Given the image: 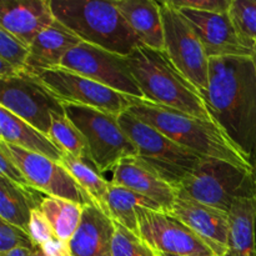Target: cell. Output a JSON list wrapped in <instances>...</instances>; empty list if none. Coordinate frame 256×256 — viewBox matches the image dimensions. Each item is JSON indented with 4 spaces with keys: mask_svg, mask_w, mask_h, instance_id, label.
Returning a JSON list of instances; mask_svg holds the SVG:
<instances>
[{
    "mask_svg": "<svg viewBox=\"0 0 256 256\" xmlns=\"http://www.w3.org/2000/svg\"><path fill=\"white\" fill-rule=\"evenodd\" d=\"M129 112L159 130L180 146L205 159L224 160L252 170V162L234 146L216 122L199 119L145 100L135 102Z\"/></svg>",
    "mask_w": 256,
    "mask_h": 256,
    "instance_id": "cell-3",
    "label": "cell"
},
{
    "mask_svg": "<svg viewBox=\"0 0 256 256\" xmlns=\"http://www.w3.org/2000/svg\"><path fill=\"white\" fill-rule=\"evenodd\" d=\"M58 22L82 42L128 56L142 45L114 0H50Z\"/></svg>",
    "mask_w": 256,
    "mask_h": 256,
    "instance_id": "cell-4",
    "label": "cell"
},
{
    "mask_svg": "<svg viewBox=\"0 0 256 256\" xmlns=\"http://www.w3.org/2000/svg\"><path fill=\"white\" fill-rule=\"evenodd\" d=\"M39 79L60 102L95 108L118 116L139 102L62 66L46 70Z\"/></svg>",
    "mask_w": 256,
    "mask_h": 256,
    "instance_id": "cell-11",
    "label": "cell"
},
{
    "mask_svg": "<svg viewBox=\"0 0 256 256\" xmlns=\"http://www.w3.org/2000/svg\"><path fill=\"white\" fill-rule=\"evenodd\" d=\"M230 19L242 39L256 42V0H232Z\"/></svg>",
    "mask_w": 256,
    "mask_h": 256,
    "instance_id": "cell-28",
    "label": "cell"
},
{
    "mask_svg": "<svg viewBox=\"0 0 256 256\" xmlns=\"http://www.w3.org/2000/svg\"><path fill=\"white\" fill-rule=\"evenodd\" d=\"M252 175H254V182H255V192H256V159L252 162Z\"/></svg>",
    "mask_w": 256,
    "mask_h": 256,
    "instance_id": "cell-37",
    "label": "cell"
},
{
    "mask_svg": "<svg viewBox=\"0 0 256 256\" xmlns=\"http://www.w3.org/2000/svg\"><path fill=\"white\" fill-rule=\"evenodd\" d=\"M170 4L176 9H192L198 12H229L232 0H169Z\"/></svg>",
    "mask_w": 256,
    "mask_h": 256,
    "instance_id": "cell-34",
    "label": "cell"
},
{
    "mask_svg": "<svg viewBox=\"0 0 256 256\" xmlns=\"http://www.w3.org/2000/svg\"><path fill=\"white\" fill-rule=\"evenodd\" d=\"M164 24V52L172 64L198 88L202 96L209 90L210 59L192 25L179 9L159 2Z\"/></svg>",
    "mask_w": 256,
    "mask_h": 256,
    "instance_id": "cell-8",
    "label": "cell"
},
{
    "mask_svg": "<svg viewBox=\"0 0 256 256\" xmlns=\"http://www.w3.org/2000/svg\"><path fill=\"white\" fill-rule=\"evenodd\" d=\"M110 182L128 188L152 200L166 212H170L176 199L178 189L165 182L138 158H130L120 162L112 170V179Z\"/></svg>",
    "mask_w": 256,
    "mask_h": 256,
    "instance_id": "cell-17",
    "label": "cell"
},
{
    "mask_svg": "<svg viewBox=\"0 0 256 256\" xmlns=\"http://www.w3.org/2000/svg\"><path fill=\"white\" fill-rule=\"evenodd\" d=\"M34 252L35 250L26 249V248H19V249H14L5 254H0V256H34Z\"/></svg>",
    "mask_w": 256,
    "mask_h": 256,
    "instance_id": "cell-36",
    "label": "cell"
},
{
    "mask_svg": "<svg viewBox=\"0 0 256 256\" xmlns=\"http://www.w3.org/2000/svg\"><path fill=\"white\" fill-rule=\"evenodd\" d=\"M125 59L146 102L214 122L202 92L172 64L164 50L142 44Z\"/></svg>",
    "mask_w": 256,
    "mask_h": 256,
    "instance_id": "cell-2",
    "label": "cell"
},
{
    "mask_svg": "<svg viewBox=\"0 0 256 256\" xmlns=\"http://www.w3.org/2000/svg\"><path fill=\"white\" fill-rule=\"evenodd\" d=\"M40 249L46 256H74L70 242L59 239L58 236L52 238Z\"/></svg>",
    "mask_w": 256,
    "mask_h": 256,
    "instance_id": "cell-35",
    "label": "cell"
},
{
    "mask_svg": "<svg viewBox=\"0 0 256 256\" xmlns=\"http://www.w3.org/2000/svg\"><path fill=\"white\" fill-rule=\"evenodd\" d=\"M36 192L0 176V219L28 232L32 210L39 209L44 200Z\"/></svg>",
    "mask_w": 256,
    "mask_h": 256,
    "instance_id": "cell-23",
    "label": "cell"
},
{
    "mask_svg": "<svg viewBox=\"0 0 256 256\" xmlns=\"http://www.w3.org/2000/svg\"><path fill=\"white\" fill-rule=\"evenodd\" d=\"M80 42L82 40L72 30L55 19L30 45L25 72L39 78L46 70L59 68L65 55Z\"/></svg>",
    "mask_w": 256,
    "mask_h": 256,
    "instance_id": "cell-18",
    "label": "cell"
},
{
    "mask_svg": "<svg viewBox=\"0 0 256 256\" xmlns=\"http://www.w3.org/2000/svg\"><path fill=\"white\" fill-rule=\"evenodd\" d=\"M112 256H156L142 239L115 222V234L112 242Z\"/></svg>",
    "mask_w": 256,
    "mask_h": 256,
    "instance_id": "cell-29",
    "label": "cell"
},
{
    "mask_svg": "<svg viewBox=\"0 0 256 256\" xmlns=\"http://www.w3.org/2000/svg\"><path fill=\"white\" fill-rule=\"evenodd\" d=\"M155 255L156 256H185V255H172V254H160V252H154Z\"/></svg>",
    "mask_w": 256,
    "mask_h": 256,
    "instance_id": "cell-39",
    "label": "cell"
},
{
    "mask_svg": "<svg viewBox=\"0 0 256 256\" xmlns=\"http://www.w3.org/2000/svg\"><path fill=\"white\" fill-rule=\"evenodd\" d=\"M169 214L184 222L205 244L212 248L216 256H224L228 250L229 214L205 205L190 196L182 189H178L176 199Z\"/></svg>",
    "mask_w": 256,
    "mask_h": 256,
    "instance_id": "cell-15",
    "label": "cell"
},
{
    "mask_svg": "<svg viewBox=\"0 0 256 256\" xmlns=\"http://www.w3.org/2000/svg\"><path fill=\"white\" fill-rule=\"evenodd\" d=\"M30 48L0 28V60L25 72Z\"/></svg>",
    "mask_w": 256,
    "mask_h": 256,
    "instance_id": "cell-30",
    "label": "cell"
},
{
    "mask_svg": "<svg viewBox=\"0 0 256 256\" xmlns=\"http://www.w3.org/2000/svg\"><path fill=\"white\" fill-rule=\"evenodd\" d=\"M0 176L6 178L10 182L22 185V186L32 188L28 179L25 178L24 172H22L19 165L15 162V160L10 155L6 144L2 140H0Z\"/></svg>",
    "mask_w": 256,
    "mask_h": 256,
    "instance_id": "cell-33",
    "label": "cell"
},
{
    "mask_svg": "<svg viewBox=\"0 0 256 256\" xmlns=\"http://www.w3.org/2000/svg\"><path fill=\"white\" fill-rule=\"evenodd\" d=\"M60 66L128 96L146 102L122 55L82 42L65 55Z\"/></svg>",
    "mask_w": 256,
    "mask_h": 256,
    "instance_id": "cell-10",
    "label": "cell"
},
{
    "mask_svg": "<svg viewBox=\"0 0 256 256\" xmlns=\"http://www.w3.org/2000/svg\"><path fill=\"white\" fill-rule=\"evenodd\" d=\"M108 210H109L110 219L114 222L120 224L132 232L135 236L140 239L139 222H138V210L139 208H146L150 210L164 212L159 204L152 200L132 192L125 186L109 184L108 190Z\"/></svg>",
    "mask_w": 256,
    "mask_h": 256,
    "instance_id": "cell-24",
    "label": "cell"
},
{
    "mask_svg": "<svg viewBox=\"0 0 256 256\" xmlns=\"http://www.w3.org/2000/svg\"><path fill=\"white\" fill-rule=\"evenodd\" d=\"M140 239L152 252L185 256H216L190 228L166 212L139 208Z\"/></svg>",
    "mask_w": 256,
    "mask_h": 256,
    "instance_id": "cell-12",
    "label": "cell"
},
{
    "mask_svg": "<svg viewBox=\"0 0 256 256\" xmlns=\"http://www.w3.org/2000/svg\"><path fill=\"white\" fill-rule=\"evenodd\" d=\"M199 36L209 59L226 56L254 58L255 44L240 36L229 12L179 9Z\"/></svg>",
    "mask_w": 256,
    "mask_h": 256,
    "instance_id": "cell-14",
    "label": "cell"
},
{
    "mask_svg": "<svg viewBox=\"0 0 256 256\" xmlns=\"http://www.w3.org/2000/svg\"><path fill=\"white\" fill-rule=\"evenodd\" d=\"M180 189L205 205L229 214L239 199L256 198L252 170L219 159H204Z\"/></svg>",
    "mask_w": 256,
    "mask_h": 256,
    "instance_id": "cell-7",
    "label": "cell"
},
{
    "mask_svg": "<svg viewBox=\"0 0 256 256\" xmlns=\"http://www.w3.org/2000/svg\"><path fill=\"white\" fill-rule=\"evenodd\" d=\"M205 102L212 120L234 146L252 162L256 159V69L252 58L210 59Z\"/></svg>",
    "mask_w": 256,
    "mask_h": 256,
    "instance_id": "cell-1",
    "label": "cell"
},
{
    "mask_svg": "<svg viewBox=\"0 0 256 256\" xmlns=\"http://www.w3.org/2000/svg\"><path fill=\"white\" fill-rule=\"evenodd\" d=\"M49 138L62 152L95 166L84 135L65 114H52Z\"/></svg>",
    "mask_w": 256,
    "mask_h": 256,
    "instance_id": "cell-27",
    "label": "cell"
},
{
    "mask_svg": "<svg viewBox=\"0 0 256 256\" xmlns=\"http://www.w3.org/2000/svg\"><path fill=\"white\" fill-rule=\"evenodd\" d=\"M59 162L74 178L79 186L86 192L88 196L92 199V204L110 218L106 204L110 182L100 175L96 168L82 162V160L76 159L66 152H62V160Z\"/></svg>",
    "mask_w": 256,
    "mask_h": 256,
    "instance_id": "cell-25",
    "label": "cell"
},
{
    "mask_svg": "<svg viewBox=\"0 0 256 256\" xmlns=\"http://www.w3.org/2000/svg\"><path fill=\"white\" fill-rule=\"evenodd\" d=\"M54 22L50 0L0 2V28L29 48L35 38Z\"/></svg>",
    "mask_w": 256,
    "mask_h": 256,
    "instance_id": "cell-16",
    "label": "cell"
},
{
    "mask_svg": "<svg viewBox=\"0 0 256 256\" xmlns=\"http://www.w3.org/2000/svg\"><path fill=\"white\" fill-rule=\"evenodd\" d=\"M139 42L155 50H164V24L159 2L114 0Z\"/></svg>",
    "mask_w": 256,
    "mask_h": 256,
    "instance_id": "cell-20",
    "label": "cell"
},
{
    "mask_svg": "<svg viewBox=\"0 0 256 256\" xmlns=\"http://www.w3.org/2000/svg\"><path fill=\"white\" fill-rule=\"evenodd\" d=\"M62 108L68 119L84 135L100 174L114 170L122 160L138 158L136 146L122 128L118 115L72 102H62Z\"/></svg>",
    "mask_w": 256,
    "mask_h": 256,
    "instance_id": "cell-6",
    "label": "cell"
},
{
    "mask_svg": "<svg viewBox=\"0 0 256 256\" xmlns=\"http://www.w3.org/2000/svg\"><path fill=\"white\" fill-rule=\"evenodd\" d=\"M224 256H256V198L239 199L232 205Z\"/></svg>",
    "mask_w": 256,
    "mask_h": 256,
    "instance_id": "cell-22",
    "label": "cell"
},
{
    "mask_svg": "<svg viewBox=\"0 0 256 256\" xmlns=\"http://www.w3.org/2000/svg\"><path fill=\"white\" fill-rule=\"evenodd\" d=\"M19 248H26L30 250L38 249L26 230L0 219V254H5Z\"/></svg>",
    "mask_w": 256,
    "mask_h": 256,
    "instance_id": "cell-31",
    "label": "cell"
},
{
    "mask_svg": "<svg viewBox=\"0 0 256 256\" xmlns=\"http://www.w3.org/2000/svg\"><path fill=\"white\" fill-rule=\"evenodd\" d=\"M115 222L95 205L84 206L79 228L70 240L74 256H112Z\"/></svg>",
    "mask_w": 256,
    "mask_h": 256,
    "instance_id": "cell-19",
    "label": "cell"
},
{
    "mask_svg": "<svg viewBox=\"0 0 256 256\" xmlns=\"http://www.w3.org/2000/svg\"><path fill=\"white\" fill-rule=\"evenodd\" d=\"M54 230L55 236L69 242L79 228L84 206L60 198H44L39 208Z\"/></svg>",
    "mask_w": 256,
    "mask_h": 256,
    "instance_id": "cell-26",
    "label": "cell"
},
{
    "mask_svg": "<svg viewBox=\"0 0 256 256\" xmlns=\"http://www.w3.org/2000/svg\"><path fill=\"white\" fill-rule=\"evenodd\" d=\"M0 106L49 136L52 114H65L62 102L38 76L24 72L0 80Z\"/></svg>",
    "mask_w": 256,
    "mask_h": 256,
    "instance_id": "cell-9",
    "label": "cell"
},
{
    "mask_svg": "<svg viewBox=\"0 0 256 256\" xmlns=\"http://www.w3.org/2000/svg\"><path fill=\"white\" fill-rule=\"evenodd\" d=\"M252 59H254V64H255V69H256V42H255V52H254V58H252Z\"/></svg>",
    "mask_w": 256,
    "mask_h": 256,
    "instance_id": "cell-40",
    "label": "cell"
},
{
    "mask_svg": "<svg viewBox=\"0 0 256 256\" xmlns=\"http://www.w3.org/2000/svg\"><path fill=\"white\" fill-rule=\"evenodd\" d=\"M0 140L26 152L42 155L54 162L62 160V152L48 135L0 106Z\"/></svg>",
    "mask_w": 256,
    "mask_h": 256,
    "instance_id": "cell-21",
    "label": "cell"
},
{
    "mask_svg": "<svg viewBox=\"0 0 256 256\" xmlns=\"http://www.w3.org/2000/svg\"><path fill=\"white\" fill-rule=\"evenodd\" d=\"M119 122L136 146L138 159L175 189H180L182 182L205 159L180 146L132 112H125L119 115Z\"/></svg>",
    "mask_w": 256,
    "mask_h": 256,
    "instance_id": "cell-5",
    "label": "cell"
},
{
    "mask_svg": "<svg viewBox=\"0 0 256 256\" xmlns=\"http://www.w3.org/2000/svg\"><path fill=\"white\" fill-rule=\"evenodd\" d=\"M28 232L30 234L32 242H34L38 249H40L45 242H49L52 238L55 236L54 230H52L49 220L46 219V216L42 214L40 209L32 210Z\"/></svg>",
    "mask_w": 256,
    "mask_h": 256,
    "instance_id": "cell-32",
    "label": "cell"
},
{
    "mask_svg": "<svg viewBox=\"0 0 256 256\" xmlns=\"http://www.w3.org/2000/svg\"><path fill=\"white\" fill-rule=\"evenodd\" d=\"M6 146L12 159L24 172L30 186L35 190L52 198L70 200L82 206L94 205L86 192L60 162L14 145L6 144Z\"/></svg>",
    "mask_w": 256,
    "mask_h": 256,
    "instance_id": "cell-13",
    "label": "cell"
},
{
    "mask_svg": "<svg viewBox=\"0 0 256 256\" xmlns=\"http://www.w3.org/2000/svg\"><path fill=\"white\" fill-rule=\"evenodd\" d=\"M34 256H46V255H45L44 252H42V249H36L34 252Z\"/></svg>",
    "mask_w": 256,
    "mask_h": 256,
    "instance_id": "cell-38",
    "label": "cell"
}]
</instances>
